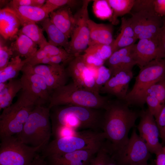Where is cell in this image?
Wrapping results in <instances>:
<instances>
[{
	"label": "cell",
	"mask_w": 165,
	"mask_h": 165,
	"mask_svg": "<svg viewBox=\"0 0 165 165\" xmlns=\"http://www.w3.org/2000/svg\"><path fill=\"white\" fill-rule=\"evenodd\" d=\"M100 148L53 155L46 158L49 165H90Z\"/></svg>",
	"instance_id": "9a60e30c"
},
{
	"label": "cell",
	"mask_w": 165,
	"mask_h": 165,
	"mask_svg": "<svg viewBox=\"0 0 165 165\" xmlns=\"http://www.w3.org/2000/svg\"><path fill=\"white\" fill-rule=\"evenodd\" d=\"M130 24L138 39L157 40L163 24V18L150 8L130 13Z\"/></svg>",
	"instance_id": "30bf717a"
},
{
	"label": "cell",
	"mask_w": 165,
	"mask_h": 165,
	"mask_svg": "<svg viewBox=\"0 0 165 165\" xmlns=\"http://www.w3.org/2000/svg\"><path fill=\"white\" fill-rule=\"evenodd\" d=\"M105 138L104 133L91 130L78 131L74 135L54 139L50 141L42 150L46 158L53 155L100 148Z\"/></svg>",
	"instance_id": "8992f818"
},
{
	"label": "cell",
	"mask_w": 165,
	"mask_h": 165,
	"mask_svg": "<svg viewBox=\"0 0 165 165\" xmlns=\"http://www.w3.org/2000/svg\"><path fill=\"white\" fill-rule=\"evenodd\" d=\"M28 165H49L45 158L42 156L38 154L35 157L32 162Z\"/></svg>",
	"instance_id": "f6af8a7d"
},
{
	"label": "cell",
	"mask_w": 165,
	"mask_h": 165,
	"mask_svg": "<svg viewBox=\"0 0 165 165\" xmlns=\"http://www.w3.org/2000/svg\"><path fill=\"white\" fill-rule=\"evenodd\" d=\"M20 79L22 89L32 94L38 100L40 105L49 102L51 93L45 78L41 75L23 68Z\"/></svg>",
	"instance_id": "5bb4252c"
},
{
	"label": "cell",
	"mask_w": 165,
	"mask_h": 165,
	"mask_svg": "<svg viewBox=\"0 0 165 165\" xmlns=\"http://www.w3.org/2000/svg\"><path fill=\"white\" fill-rule=\"evenodd\" d=\"M91 0L82 1V5L74 15L75 22L69 41L68 53L74 57L81 55L88 46L90 31L87 21L90 19L88 6Z\"/></svg>",
	"instance_id": "8fae6325"
},
{
	"label": "cell",
	"mask_w": 165,
	"mask_h": 165,
	"mask_svg": "<svg viewBox=\"0 0 165 165\" xmlns=\"http://www.w3.org/2000/svg\"><path fill=\"white\" fill-rule=\"evenodd\" d=\"M0 139V165H28L41 150L24 143L16 135Z\"/></svg>",
	"instance_id": "ba28073f"
},
{
	"label": "cell",
	"mask_w": 165,
	"mask_h": 165,
	"mask_svg": "<svg viewBox=\"0 0 165 165\" xmlns=\"http://www.w3.org/2000/svg\"><path fill=\"white\" fill-rule=\"evenodd\" d=\"M74 57L68 53L47 57L43 59L40 64L52 65L63 63L64 64L68 63Z\"/></svg>",
	"instance_id": "74e56055"
},
{
	"label": "cell",
	"mask_w": 165,
	"mask_h": 165,
	"mask_svg": "<svg viewBox=\"0 0 165 165\" xmlns=\"http://www.w3.org/2000/svg\"><path fill=\"white\" fill-rule=\"evenodd\" d=\"M13 53L10 46L5 44L0 37V71L5 68L7 65L10 60L13 57Z\"/></svg>",
	"instance_id": "d590c367"
},
{
	"label": "cell",
	"mask_w": 165,
	"mask_h": 165,
	"mask_svg": "<svg viewBox=\"0 0 165 165\" xmlns=\"http://www.w3.org/2000/svg\"><path fill=\"white\" fill-rule=\"evenodd\" d=\"M156 155V165H165V152L163 149Z\"/></svg>",
	"instance_id": "bcb514c9"
},
{
	"label": "cell",
	"mask_w": 165,
	"mask_h": 165,
	"mask_svg": "<svg viewBox=\"0 0 165 165\" xmlns=\"http://www.w3.org/2000/svg\"><path fill=\"white\" fill-rule=\"evenodd\" d=\"M163 149L164 151L165 152V146H163Z\"/></svg>",
	"instance_id": "f907efd6"
},
{
	"label": "cell",
	"mask_w": 165,
	"mask_h": 165,
	"mask_svg": "<svg viewBox=\"0 0 165 165\" xmlns=\"http://www.w3.org/2000/svg\"><path fill=\"white\" fill-rule=\"evenodd\" d=\"M13 39L10 46L13 53L12 57L18 56L28 58L33 55L38 49V45L22 34L18 33Z\"/></svg>",
	"instance_id": "cb8c5ba5"
},
{
	"label": "cell",
	"mask_w": 165,
	"mask_h": 165,
	"mask_svg": "<svg viewBox=\"0 0 165 165\" xmlns=\"http://www.w3.org/2000/svg\"><path fill=\"white\" fill-rule=\"evenodd\" d=\"M66 69L74 84L82 88H83V81L91 72L90 68L86 65L81 55L73 57L68 63Z\"/></svg>",
	"instance_id": "7402d4cb"
},
{
	"label": "cell",
	"mask_w": 165,
	"mask_h": 165,
	"mask_svg": "<svg viewBox=\"0 0 165 165\" xmlns=\"http://www.w3.org/2000/svg\"><path fill=\"white\" fill-rule=\"evenodd\" d=\"M133 45L114 52L105 61V64L110 70L111 77L121 71L132 70L136 65L131 53Z\"/></svg>",
	"instance_id": "ac0fdd59"
},
{
	"label": "cell",
	"mask_w": 165,
	"mask_h": 165,
	"mask_svg": "<svg viewBox=\"0 0 165 165\" xmlns=\"http://www.w3.org/2000/svg\"><path fill=\"white\" fill-rule=\"evenodd\" d=\"M32 0H13L6 7L9 8L32 6Z\"/></svg>",
	"instance_id": "ee69618b"
},
{
	"label": "cell",
	"mask_w": 165,
	"mask_h": 165,
	"mask_svg": "<svg viewBox=\"0 0 165 165\" xmlns=\"http://www.w3.org/2000/svg\"><path fill=\"white\" fill-rule=\"evenodd\" d=\"M21 27L18 33L24 34L28 37L39 47L48 42L44 35L43 30L35 23H25L23 24Z\"/></svg>",
	"instance_id": "83f0119b"
},
{
	"label": "cell",
	"mask_w": 165,
	"mask_h": 165,
	"mask_svg": "<svg viewBox=\"0 0 165 165\" xmlns=\"http://www.w3.org/2000/svg\"><path fill=\"white\" fill-rule=\"evenodd\" d=\"M132 165H153L151 164H148V163H144L135 164H133Z\"/></svg>",
	"instance_id": "681fc988"
},
{
	"label": "cell",
	"mask_w": 165,
	"mask_h": 165,
	"mask_svg": "<svg viewBox=\"0 0 165 165\" xmlns=\"http://www.w3.org/2000/svg\"><path fill=\"white\" fill-rule=\"evenodd\" d=\"M52 108L54 109L50 112L52 128L66 126L77 131L90 130L99 131L102 130L104 114L101 111L102 109L72 105Z\"/></svg>",
	"instance_id": "7a4b0ae2"
},
{
	"label": "cell",
	"mask_w": 165,
	"mask_h": 165,
	"mask_svg": "<svg viewBox=\"0 0 165 165\" xmlns=\"http://www.w3.org/2000/svg\"><path fill=\"white\" fill-rule=\"evenodd\" d=\"M131 53L140 69L152 60L158 58V41L150 39H139L133 45Z\"/></svg>",
	"instance_id": "e0dca14e"
},
{
	"label": "cell",
	"mask_w": 165,
	"mask_h": 165,
	"mask_svg": "<svg viewBox=\"0 0 165 165\" xmlns=\"http://www.w3.org/2000/svg\"><path fill=\"white\" fill-rule=\"evenodd\" d=\"M112 11L110 19L112 24L118 23V18L126 14L130 13L135 0H106Z\"/></svg>",
	"instance_id": "f1b7e54d"
},
{
	"label": "cell",
	"mask_w": 165,
	"mask_h": 165,
	"mask_svg": "<svg viewBox=\"0 0 165 165\" xmlns=\"http://www.w3.org/2000/svg\"><path fill=\"white\" fill-rule=\"evenodd\" d=\"M50 119V109L48 107L36 105L22 130L16 136L24 143L42 150L50 142L52 135Z\"/></svg>",
	"instance_id": "277c9868"
},
{
	"label": "cell",
	"mask_w": 165,
	"mask_h": 165,
	"mask_svg": "<svg viewBox=\"0 0 165 165\" xmlns=\"http://www.w3.org/2000/svg\"><path fill=\"white\" fill-rule=\"evenodd\" d=\"M84 52L92 55L105 63L112 53L110 45L97 44L89 45Z\"/></svg>",
	"instance_id": "f546056e"
},
{
	"label": "cell",
	"mask_w": 165,
	"mask_h": 165,
	"mask_svg": "<svg viewBox=\"0 0 165 165\" xmlns=\"http://www.w3.org/2000/svg\"><path fill=\"white\" fill-rule=\"evenodd\" d=\"M45 0H32V6L41 8L46 3Z\"/></svg>",
	"instance_id": "7dc6e473"
},
{
	"label": "cell",
	"mask_w": 165,
	"mask_h": 165,
	"mask_svg": "<svg viewBox=\"0 0 165 165\" xmlns=\"http://www.w3.org/2000/svg\"><path fill=\"white\" fill-rule=\"evenodd\" d=\"M153 0H135L131 13L153 7Z\"/></svg>",
	"instance_id": "b9f144b4"
},
{
	"label": "cell",
	"mask_w": 165,
	"mask_h": 165,
	"mask_svg": "<svg viewBox=\"0 0 165 165\" xmlns=\"http://www.w3.org/2000/svg\"><path fill=\"white\" fill-rule=\"evenodd\" d=\"M93 70L95 76L96 88L100 94L101 88L111 77V73L108 68L104 65L93 68Z\"/></svg>",
	"instance_id": "1f68e13d"
},
{
	"label": "cell",
	"mask_w": 165,
	"mask_h": 165,
	"mask_svg": "<svg viewBox=\"0 0 165 165\" xmlns=\"http://www.w3.org/2000/svg\"><path fill=\"white\" fill-rule=\"evenodd\" d=\"M9 2L8 0H0V7H2L6 5H8Z\"/></svg>",
	"instance_id": "c3c4849f"
},
{
	"label": "cell",
	"mask_w": 165,
	"mask_h": 165,
	"mask_svg": "<svg viewBox=\"0 0 165 165\" xmlns=\"http://www.w3.org/2000/svg\"><path fill=\"white\" fill-rule=\"evenodd\" d=\"M40 22L42 29L47 34L48 42L56 47L63 48L68 52L69 41L67 36L53 24L49 17Z\"/></svg>",
	"instance_id": "603a6c76"
},
{
	"label": "cell",
	"mask_w": 165,
	"mask_h": 165,
	"mask_svg": "<svg viewBox=\"0 0 165 165\" xmlns=\"http://www.w3.org/2000/svg\"><path fill=\"white\" fill-rule=\"evenodd\" d=\"M87 24L90 31L89 46L97 44L111 45L114 40L112 25L97 23L90 19Z\"/></svg>",
	"instance_id": "44dd1931"
},
{
	"label": "cell",
	"mask_w": 165,
	"mask_h": 165,
	"mask_svg": "<svg viewBox=\"0 0 165 165\" xmlns=\"http://www.w3.org/2000/svg\"><path fill=\"white\" fill-rule=\"evenodd\" d=\"M145 102L147 104L148 109L155 119L163 106L154 94L149 91L147 92L145 98Z\"/></svg>",
	"instance_id": "e575fe53"
},
{
	"label": "cell",
	"mask_w": 165,
	"mask_h": 165,
	"mask_svg": "<svg viewBox=\"0 0 165 165\" xmlns=\"http://www.w3.org/2000/svg\"><path fill=\"white\" fill-rule=\"evenodd\" d=\"M23 68L42 76L51 94L56 89L66 84L69 77L64 64H40L34 66L26 64Z\"/></svg>",
	"instance_id": "4fadbf2b"
},
{
	"label": "cell",
	"mask_w": 165,
	"mask_h": 165,
	"mask_svg": "<svg viewBox=\"0 0 165 165\" xmlns=\"http://www.w3.org/2000/svg\"><path fill=\"white\" fill-rule=\"evenodd\" d=\"M22 89L20 79L17 78L11 79L8 82L0 83V110L12 105L13 98Z\"/></svg>",
	"instance_id": "d4e9b609"
},
{
	"label": "cell",
	"mask_w": 165,
	"mask_h": 165,
	"mask_svg": "<svg viewBox=\"0 0 165 165\" xmlns=\"http://www.w3.org/2000/svg\"><path fill=\"white\" fill-rule=\"evenodd\" d=\"M138 126L139 136L144 141L150 153L156 154L163 149L159 141L160 132L155 119L148 109L139 113Z\"/></svg>",
	"instance_id": "7c38bea8"
},
{
	"label": "cell",
	"mask_w": 165,
	"mask_h": 165,
	"mask_svg": "<svg viewBox=\"0 0 165 165\" xmlns=\"http://www.w3.org/2000/svg\"><path fill=\"white\" fill-rule=\"evenodd\" d=\"M20 26V20L13 10L8 7L0 9L1 36L5 39H13Z\"/></svg>",
	"instance_id": "d6986e66"
},
{
	"label": "cell",
	"mask_w": 165,
	"mask_h": 165,
	"mask_svg": "<svg viewBox=\"0 0 165 165\" xmlns=\"http://www.w3.org/2000/svg\"><path fill=\"white\" fill-rule=\"evenodd\" d=\"M78 2L74 0H46L41 8L49 15L53 12L65 6L72 8L77 5Z\"/></svg>",
	"instance_id": "d6a6232c"
},
{
	"label": "cell",
	"mask_w": 165,
	"mask_h": 165,
	"mask_svg": "<svg viewBox=\"0 0 165 165\" xmlns=\"http://www.w3.org/2000/svg\"><path fill=\"white\" fill-rule=\"evenodd\" d=\"M133 76L132 70L119 72L109 79L101 88L99 93L112 95L116 99L124 101Z\"/></svg>",
	"instance_id": "2e32d148"
},
{
	"label": "cell",
	"mask_w": 165,
	"mask_h": 165,
	"mask_svg": "<svg viewBox=\"0 0 165 165\" xmlns=\"http://www.w3.org/2000/svg\"><path fill=\"white\" fill-rule=\"evenodd\" d=\"M153 4L156 13L162 17L165 16V0H153Z\"/></svg>",
	"instance_id": "7bdbcfd3"
},
{
	"label": "cell",
	"mask_w": 165,
	"mask_h": 165,
	"mask_svg": "<svg viewBox=\"0 0 165 165\" xmlns=\"http://www.w3.org/2000/svg\"><path fill=\"white\" fill-rule=\"evenodd\" d=\"M113 164L111 154L105 143L97 152L90 165H109Z\"/></svg>",
	"instance_id": "836d02e7"
},
{
	"label": "cell",
	"mask_w": 165,
	"mask_h": 165,
	"mask_svg": "<svg viewBox=\"0 0 165 165\" xmlns=\"http://www.w3.org/2000/svg\"><path fill=\"white\" fill-rule=\"evenodd\" d=\"M163 19V24L157 39L158 58H165V16Z\"/></svg>",
	"instance_id": "60d3db41"
},
{
	"label": "cell",
	"mask_w": 165,
	"mask_h": 165,
	"mask_svg": "<svg viewBox=\"0 0 165 165\" xmlns=\"http://www.w3.org/2000/svg\"><path fill=\"white\" fill-rule=\"evenodd\" d=\"M165 78V58H156L141 68L132 90L124 101L129 106L141 107L145 103V98L149 89Z\"/></svg>",
	"instance_id": "52a82bcc"
},
{
	"label": "cell",
	"mask_w": 165,
	"mask_h": 165,
	"mask_svg": "<svg viewBox=\"0 0 165 165\" xmlns=\"http://www.w3.org/2000/svg\"><path fill=\"white\" fill-rule=\"evenodd\" d=\"M31 57L24 60L18 56L11 58L6 67L0 71V83L7 82L11 79L17 78L20 72L29 62Z\"/></svg>",
	"instance_id": "4316f807"
},
{
	"label": "cell",
	"mask_w": 165,
	"mask_h": 165,
	"mask_svg": "<svg viewBox=\"0 0 165 165\" xmlns=\"http://www.w3.org/2000/svg\"><path fill=\"white\" fill-rule=\"evenodd\" d=\"M150 152L144 141L134 129L127 144L111 155L113 164L132 165L147 163Z\"/></svg>",
	"instance_id": "9c48e42d"
},
{
	"label": "cell",
	"mask_w": 165,
	"mask_h": 165,
	"mask_svg": "<svg viewBox=\"0 0 165 165\" xmlns=\"http://www.w3.org/2000/svg\"><path fill=\"white\" fill-rule=\"evenodd\" d=\"M109 100L100 94L76 86L72 82L60 87L51 93L48 107L72 105L104 109Z\"/></svg>",
	"instance_id": "5b68a950"
},
{
	"label": "cell",
	"mask_w": 165,
	"mask_h": 165,
	"mask_svg": "<svg viewBox=\"0 0 165 165\" xmlns=\"http://www.w3.org/2000/svg\"><path fill=\"white\" fill-rule=\"evenodd\" d=\"M9 8L13 10L18 16L21 26L25 23L40 22L49 17V15L42 8L29 6Z\"/></svg>",
	"instance_id": "484cf974"
},
{
	"label": "cell",
	"mask_w": 165,
	"mask_h": 165,
	"mask_svg": "<svg viewBox=\"0 0 165 165\" xmlns=\"http://www.w3.org/2000/svg\"><path fill=\"white\" fill-rule=\"evenodd\" d=\"M120 28V33L117 36L136 37L129 18L127 19L124 17L122 18Z\"/></svg>",
	"instance_id": "ab89813d"
},
{
	"label": "cell",
	"mask_w": 165,
	"mask_h": 165,
	"mask_svg": "<svg viewBox=\"0 0 165 165\" xmlns=\"http://www.w3.org/2000/svg\"><path fill=\"white\" fill-rule=\"evenodd\" d=\"M124 101L116 99L109 100L104 109L102 130L111 155L127 144L129 132L139 116Z\"/></svg>",
	"instance_id": "6da1fadb"
},
{
	"label": "cell",
	"mask_w": 165,
	"mask_h": 165,
	"mask_svg": "<svg viewBox=\"0 0 165 165\" xmlns=\"http://www.w3.org/2000/svg\"><path fill=\"white\" fill-rule=\"evenodd\" d=\"M137 39L136 37L117 36L110 45L112 53L119 50L134 44Z\"/></svg>",
	"instance_id": "8d00e7d4"
},
{
	"label": "cell",
	"mask_w": 165,
	"mask_h": 165,
	"mask_svg": "<svg viewBox=\"0 0 165 165\" xmlns=\"http://www.w3.org/2000/svg\"><path fill=\"white\" fill-rule=\"evenodd\" d=\"M155 120L159 130L160 138L162 140L161 144L163 146L165 144V104Z\"/></svg>",
	"instance_id": "f35d334b"
},
{
	"label": "cell",
	"mask_w": 165,
	"mask_h": 165,
	"mask_svg": "<svg viewBox=\"0 0 165 165\" xmlns=\"http://www.w3.org/2000/svg\"><path fill=\"white\" fill-rule=\"evenodd\" d=\"M38 105L36 97L22 90L16 102L3 109L0 116V138L18 135L32 110Z\"/></svg>",
	"instance_id": "3957f363"
},
{
	"label": "cell",
	"mask_w": 165,
	"mask_h": 165,
	"mask_svg": "<svg viewBox=\"0 0 165 165\" xmlns=\"http://www.w3.org/2000/svg\"><path fill=\"white\" fill-rule=\"evenodd\" d=\"M49 17L53 24L68 38H71L75 18L70 7L65 6L59 9L50 13Z\"/></svg>",
	"instance_id": "ffe728a7"
},
{
	"label": "cell",
	"mask_w": 165,
	"mask_h": 165,
	"mask_svg": "<svg viewBox=\"0 0 165 165\" xmlns=\"http://www.w3.org/2000/svg\"><path fill=\"white\" fill-rule=\"evenodd\" d=\"M93 9L95 16L99 19H110L112 15V9L106 0H94Z\"/></svg>",
	"instance_id": "4dcf8cb0"
}]
</instances>
